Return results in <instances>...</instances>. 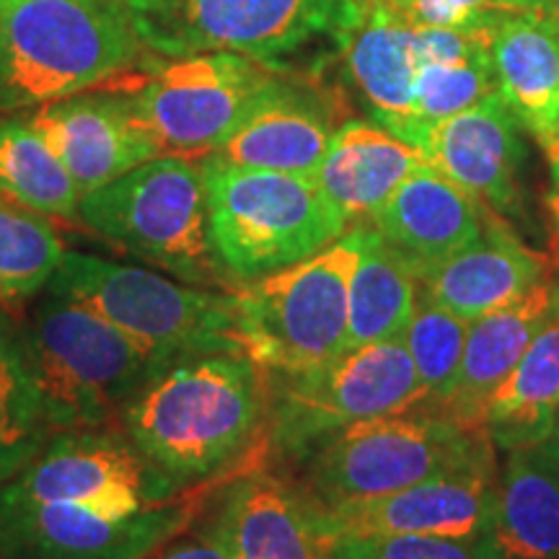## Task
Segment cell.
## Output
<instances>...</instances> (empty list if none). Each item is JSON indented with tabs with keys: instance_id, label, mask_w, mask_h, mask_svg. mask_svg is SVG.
<instances>
[{
	"instance_id": "cell-38",
	"label": "cell",
	"mask_w": 559,
	"mask_h": 559,
	"mask_svg": "<svg viewBox=\"0 0 559 559\" xmlns=\"http://www.w3.org/2000/svg\"><path fill=\"white\" fill-rule=\"evenodd\" d=\"M539 449L544 451V456H547L559 472V415L555 419V428H551L549 436L544 438V443H539Z\"/></svg>"
},
{
	"instance_id": "cell-7",
	"label": "cell",
	"mask_w": 559,
	"mask_h": 559,
	"mask_svg": "<svg viewBox=\"0 0 559 559\" xmlns=\"http://www.w3.org/2000/svg\"><path fill=\"white\" fill-rule=\"evenodd\" d=\"M47 288L109 321L160 366L194 353H241L234 340L230 290L202 288L79 251H66Z\"/></svg>"
},
{
	"instance_id": "cell-23",
	"label": "cell",
	"mask_w": 559,
	"mask_h": 559,
	"mask_svg": "<svg viewBox=\"0 0 559 559\" xmlns=\"http://www.w3.org/2000/svg\"><path fill=\"white\" fill-rule=\"evenodd\" d=\"M489 210L443 174L423 166L402 181L373 218L379 234L419 270L466 249L485 234Z\"/></svg>"
},
{
	"instance_id": "cell-2",
	"label": "cell",
	"mask_w": 559,
	"mask_h": 559,
	"mask_svg": "<svg viewBox=\"0 0 559 559\" xmlns=\"http://www.w3.org/2000/svg\"><path fill=\"white\" fill-rule=\"evenodd\" d=\"M143 52L122 0H0V111L86 94Z\"/></svg>"
},
{
	"instance_id": "cell-13",
	"label": "cell",
	"mask_w": 559,
	"mask_h": 559,
	"mask_svg": "<svg viewBox=\"0 0 559 559\" xmlns=\"http://www.w3.org/2000/svg\"><path fill=\"white\" fill-rule=\"evenodd\" d=\"M194 502L174 500L128 519L68 502H34L0 487V551L11 559H148L185 531Z\"/></svg>"
},
{
	"instance_id": "cell-8",
	"label": "cell",
	"mask_w": 559,
	"mask_h": 559,
	"mask_svg": "<svg viewBox=\"0 0 559 559\" xmlns=\"http://www.w3.org/2000/svg\"><path fill=\"white\" fill-rule=\"evenodd\" d=\"M210 234L236 285L317 254L349 228L313 177L207 166Z\"/></svg>"
},
{
	"instance_id": "cell-26",
	"label": "cell",
	"mask_w": 559,
	"mask_h": 559,
	"mask_svg": "<svg viewBox=\"0 0 559 559\" xmlns=\"http://www.w3.org/2000/svg\"><path fill=\"white\" fill-rule=\"evenodd\" d=\"M500 13L459 29L415 26V107L419 135L428 124L469 109L498 91L492 32Z\"/></svg>"
},
{
	"instance_id": "cell-32",
	"label": "cell",
	"mask_w": 559,
	"mask_h": 559,
	"mask_svg": "<svg viewBox=\"0 0 559 559\" xmlns=\"http://www.w3.org/2000/svg\"><path fill=\"white\" fill-rule=\"evenodd\" d=\"M466 332H469V321L417 293L415 311H412L402 342L409 349L417 379L425 389L423 409L438 412L451 396L461 358H464Z\"/></svg>"
},
{
	"instance_id": "cell-39",
	"label": "cell",
	"mask_w": 559,
	"mask_h": 559,
	"mask_svg": "<svg viewBox=\"0 0 559 559\" xmlns=\"http://www.w3.org/2000/svg\"><path fill=\"white\" fill-rule=\"evenodd\" d=\"M124 5H128L130 11H135V9H143V5H151V3H156V0H122Z\"/></svg>"
},
{
	"instance_id": "cell-18",
	"label": "cell",
	"mask_w": 559,
	"mask_h": 559,
	"mask_svg": "<svg viewBox=\"0 0 559 559\" xmlns=\"http://www.w3.org/2000/svg\"><path fill=\"white\" fill-rule=\"evenodd\" d=\"M26 122L62 160L81 198L158 156L122 94L86 91L37 107Z\"/></svg>"
},
{
	"instance_id": "cell-22",
	"label": "cell",
	"mask_w": 559,
	"mask_h": 559,
	"mask_svg": "<svg viewBox=\"0 0 559 559\" xmlns=\"http://www.w3.org/2000/svg\"><path fill=\"white\" fill-rule=\"evenodd\" d=\"M559 317V267L542 277L534 288L515 298L513 304L489 311L469 321L466 347L456 386L438 415L453 419L469 430H481L479 417L487 396L513 370L515 362L531 347L549 321ZM485 432V430H481Z\"/></svg>"
},
{
	"instance_id": "cell-4",
	"label": "cell",
	"mask_w": 559,
	"mask_h": 559,
	"mask_svg": "<svg viewBox=\"0 0 559 559\" xmlns=\"http://www.w3.org/2000/svg\"><path fill=\"white\" fill-rule=\"evenodd\" d=\"M362 223L288 267L234 288V340L264 376L298 373L349 347V280Z\"/></svg>"
},
{
	"instance_id": "cell-35",
	"label": "cell",
	"mask_w": 559,
	"mask_h": 559,
	"mask_svg": "<svg viewBox=\"0 0 559 559\" xmlns=\"http://www.w3.org/2000/svg\"><path fill=\"white\" fill-rule=\"evenodd\" d=\"M544 221L549 236V260L559 267V164L549 166V187L544 194Z\"/></svg>"
},
{
	"instance_id": "cell-25",
	"label": "cell",
	"mask_w": 559,
	"mask_h": 559,
	"mask_svg": "<svg viewBox=\"0 0 559 559\" xmlns=\"http://www.w3.org/2000/svg\"><path fill=\"white\" fill-rule=\"evenodd\" d=\"M485 539L498 559H559V472L539 445L508 451Z\"/></svg>"
},
{
	"instance_id": "cell-1",
	"label": "cell",
	"mask_w": 559,
	"mask_h": 559,
	"mask_svg": "<svg viewBox=\"0 0 559 559\" xmlns=\"http://www.w3.org/2000/svg\"><path fill=\"white\" fill-rule=\"evenodd\" d=\"M267 381L243 353L181 355L164 362L122 409L124 436L179 485L207 479L260 432Z\"/></svg>"
},
{
	"instance_id": "cell-30",
	"label": "cell",
	"mask_w": 559,
	"mask_h": 559,
	"mask_svg": "<svg viewBox=\"0 0 559 559\" xmlns=\"http://www.w3.org/2000/svg\"><path fill=\"white\" fill-rule=\"evenodd\" d=\"M50 436L19 340L0 321V485L16 479L50 443Z\"/></svg>"
},
{
	"instance_id": "cell-19",
	"label": "cell",
	"mask_w": 559,
	"mask_h": 559,
	"mask_svg": "<svg viewBox=\"0 0 559 559\" xmlns=\"http://www.w3.org/2000/svg\"><path fill=\"white\" fill-rule=\"evenodd\" d=\"M345 79L373 122L417 145L415 24L389 3L362 5L337 37Z\"/></svg>"
},
{
	"instance_id": "cell-24",
	"label": "cell",
	"mask_w": 559,
	"mask_h": 559,
	"mask_svg": "<svg viewBox=\"0 0 559 559\" xmlns=\"http://www.w3.org/2000/svg\"><path fill=\"white\" fill-rule=\"evenodd\" d=\"M428 166L425 153L370 120H347L334 132L313 181L347 226L373 223L409 174Z\"/></svg>"
},
{
	"instance_id": "cell-34",
	"label": "cell",
	"mask_w": 559,
	"mask_h": 559,
	"mask_svg": "<svg viewBox=\"0 0 559 559\" xmlns=\"http://www.w3.org/2000/svg\"><path fill=\"white\" fill-rule=\"evenodd\" d=\"M402 13L415 26L459 29V26L485 21L500 11L495 0H407Z\"/></svg>"
},
{
	"instance_id": "cell-21",
	"label": "cell",
	"mask_w": 559,
	"mask_h": 559,
	"mask_svg": "<svg viewBox=\"0 0 559 559\" xmlns=\"http://www.w3.org/2000/svg\"><path fill=\"white\" fill-rule=\"evenodd\" d=\"M551 270L549 257L528 249L492 213L477 241L417 272V293L461 319L477 321L513 304Z\"/></svg>"
},
{
	"instance_id": "cell-12",
	"label": "cell",
	"mask_w": 559,
	"mask_h": 559,
	"mask_svg": "<svg viewBox=\"0 0 559 559\" xmlns=\"http://www.w3.org/2000/svg\"><path fill=\"white\" fill-rule=\"evenodd\" d=\"M34 502H68L111 519L177 500L181 485L122 432L66 430L16 479L0 485Z\"/></svg>"
},
{
	"instance_id": "cell-14",
	"label": "cell",
	"mask_w": 559,
	"mask_h": 559,
	"mask_svg": "<svg viewBox=\"0 0 559 559\" xmlns=\"http://www.w3.org/2000/svg\"><path fill=\"white\" fill-rule=\"evenodd\" d=\"M345 109L340 91L309 75L290 79L285 70L254 104L247 120L202 158V164L313 177L334 132L349 120Z\"/></svg>"
},
{
	"instance_id": "cell-10",
	"label": "cell",
	"mask_w": 559,
	"mask_h": 559,
	"mask_svg": "<svg viewBox=\"0 0 559 559\" xmlns=\"http://www.w3.org/2000/svg\"><path fill=\"white\" fill-rule=\"evenodd\" d=\"M358 9L349 0H156L130 16L145 50L164 58L226 50L283 66L319 37L337 41Z\"/></svg>"
},
{
	"instance_id": "cell-36",
	"label": "cell",
	"mask_w": 559,
	"mask_h": 559,
	"mask_svg": "<svg viewBox=\"0 0 559 559\" xmlns=\"http://www.w3.org/2000/svg\"><path fill=\"white\" fill-rule=\"evenodd\" d=\"M153 559H228L226 551L218 547V542L213 536H198V539H187L169 547L166 551H160Z\"/></svg>"
},
{
	"instance_id": "cell-31",
	"label": "cell",
	"mask_w": 559,
	"mask_h": 559,
	"mask_svg": "<svg viewBox=\"0 0 559 559\" xmlns=\"http://www.w3.org/2000/svg\"><path fill=\"white\" fill-rule=\"evenodd\" d=\"M66 249L45 215L0 198V300L19 304L52 283Z\"/></svg>"
},
{
	"instance_id": "cell-20",
	"label": "cell",
	"mask_w": 559,
	"mask_h": 559,
	"mask_svg": "<svg viewBox=\"0 0 559 559\" xmlns=\"http://www.w3.org/2000/svg\"><path fill=\"white\" fill-rule=\"evenodd\" d=\"M500 99L536 140L549 166L559 164V13H500L492 32Z\"/></svg>"
},
{
	"instance_id": "cell-40",
	"label": "cell",
	"mask_w": 559,
	"mask_h": 559,
	"mask_svg": "<svg viewBox=\"0 0 559 559\" xmlns=\"http://www.w3.org/2000/svg\"><path fill=\"white\" fill-rule=\"evenodd\" d=\"M557 13H559V0H557Z\"/></svg>"
},
{
	"instance_id": "cell-9",
	"label": "cell",
	"mask_w": 559,
	"mask_h": 559,
	"mask_svg": "<svg viewBox=\"0 0 559 559\" xmlns=\"http://www.w3.org/2000/svg\"><path fill=\"white\" fill-rule=\"evenodd\" d=\"M285 66L239 52L166 58L124 94L158 156L202 160L247 120Z\"/></svg>"
},
{
	"instance_id": "cell-29",
	"label": "cell",
	"mask_w": 559,
	"mask_h": 559,
	"mask_svg": "<svg viewBox=\"0 0 559 559\" xmlns=\"http://www.w3.org/2000/svg\"><path fill=\"white\" fill-rule=\"evenodd\" d=\"M0 198L45 218L81 223L79 187L26 120L0 122Z\"/></svg>"
},
{
	"instance_id": "cell-33",
	"label": "cell",
	"mask_w": 559,
	"mask_h": 559,
	"mask_svg": "<svg viewBox=\"0 0 559 559\" xmlns=\"http://www.w3.org/2000/svg\"><path fill=\"white\" fill-rule=\"evenodd\" d=\"M332 559H498L485 536H342L332 544Z\"/></svg>"
},
{
	"instance_id": "cell-17",
	"label": "cell",
	"mask_w": 559,
	"mask_h": 559,
	"mask_svg": "<svg viewBox=\"0 0 559 559\" xmlns=\"http://www.w3.org/2000/svg\"><path fill=\"white\" fill-rule=\"evenodd\" d=\"M207 534L228 559H332V536L304 487L254 469L226 489Z\"/></svg>"
},
{
	"instance_id": "cell-37",
	"label": "cell",
	"mask_w": 559,
	"mask_h": 559,
	"mask_svg": "<svg viewBox=\"0 0 559 559\" xmlns=\"http://www.w3.org/2000/svg\"><path fill=\"white\" fill-rule=\"evenodd\" d=\"M498 11L523 13V11H557V0H495Z\"/></svg>"
},
{
	"instance_id": "cell-15",
	"label": "cell",
	"mask_w": 559,
	"mask_h": 559,
	"mask_svg": "<svg viewBox=\"0 0 559 559\" xmlns=\"http://www.w3.org/2000/svg\"><path fill=\"white\" fill-rule=\"evenodd\" d=\"M495 477H498L495 451H487L472 464L404 487L386 498L321 510V519L332 542L342 536L400 534L477 539L487 531Z\"/></svg>"
},
{
	"instance_id": "cell-27",
	"label": "cell",
	"mask_w": 559,
	"mask_h": 559,
	"mask_svg": "<svg viewBox=\"0 0 559 559\" xmlns=\"http://www.w3.org/2000/svg\"><path fill=\"white\" fill-rule=\"evenodd\" d=\"M559 415V317L487 396L479 428L502 451L539 445Z\"/></svg>"
},
{
	"instance_id": "cell-28",
	"label": "cell",
	"mask_w": 559,
	"mask_h": 559,
	"mask_svg": "<svg viewBox=\"0 0 559 559\" xmlns=\"http://www.w3.org/2000/svg\"><path fill=\"white\" fill-rule=\"evenodd\" d=\"M417 304V275L373 223H362L358 267L349 280V347L402 337Z\"/></svg>"
},
{
	"instance_id": "cell-5",
	"label": "cell",
	"mask_w": 559,
	"mask_h": 559,
	"mask_svg": "<svg viewBox=\"0 0 559 559\" xmlns=\"http://www.w3.org/2000/svg\"><path fill=\"white\" fill-rule=\"evenodd\" d=\"M52 432L99 430L160 362L86 306L50 293L19 337Z\"/></svg>"
},
{
	"instance_id": "cell-6",
	"label": "cell",
	"mask_w": 559,
	"mask_h": 559,
	"mask_svg": "<svg viewBox=\"0 0 559 559\" xmlns=\"http://www.w3.org/2000/svg\"><path fill=\"white\" fill-rule=\"evenodd\" d=\"M495 451L481 430H469L430 409H409L330 432L300 451L304 492L319 510L386 498L404 487L472 464Z\"/></svg>"
},
{
	"instance_id": "cell-16",
	"label": "cell",
	"mask_w": 559,
	"mask_h": 559,
	"mask_svg": "<svg viewBox=\"0 0 559 559\" xmlns=\"http://www.w3.org/2000/svg\"><path fill=\"white\" fill-rule=\"evenodd\" d=\"M417 148L430 169L469 192L495 215L521 213V169L526 151L519 120L500 94L423 130Z\"/></svg>"
},
{
	"instance_id": "cell-3",
	"label": "cell",
	"mask_w": 559,
	"mask_h": 559,
	"mask_svg": "<svg viewBox=\"0 0 559 559\" xmlns=\"http://www.w3.org/2000/svg\"><path fill=\"white\" fill-rule=\"evenodd\" d=\"M79 221L124 254L202 288L234 290L210 234L207 171L202 160L156 156L83 194Z\"/></svg>"
},
{
	"instance_id": "cell-11",
	"label": "cell",
	"mask_w": 559,
	"mask_h": 559,
	"mask_svg": "<svg viewBox=\"0 0 559 559\" xmlns=\"http://www.w3.org/2000/svg\"><path fill=\"white\" fill-rule=\"evenodd\" d=\"M272 438L300 453L313 440L360 419L423 407L425 389L402 337L347 347L298 373L270 376Z\"/></svg>"
}]
</instances>
